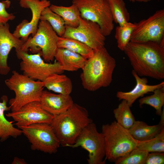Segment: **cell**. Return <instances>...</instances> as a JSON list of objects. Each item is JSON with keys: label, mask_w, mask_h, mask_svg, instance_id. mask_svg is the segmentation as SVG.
I'll use <instances>...</instances> for the list:
<instances>
[{"label": "cell", "mask_w": 164, "mask_h": 164, "mask_svg": "<svg viewBox=\"0 0 164 164\" xmlns=\"http://www.w3.org/2000/svg\"><path fill=\"white\" fill-rule=\"evenodd\" d=\"M106 145L105 159L115 162L137 147L138 141L127 129L114 121L102 127Z\"/></svg>", "instance_id": "5"}, {"label": "cell", "mask_w": 164, "mask_h": 164, "mask_svg": "<svg viewBox=\"0 0 164 164\" xmlns=\"http://www.w3.org/2000/svg\"><path fill=\"white\" fill-rule=\"evenodd\" d=\"M58 37L47 21L40 20L36 33L24 42L21 50L26 52L29 50L33 54L40 53L44 60L52 61L58 48Z\"/></svg>", "instance_id": "6"}, {"label": "cell", "mask_w": 164, "mask_h": 164, "mask_svg": "<svg viewBox=\"0 0 164 164\" xmlns=\"http://www.w3.org/2000/svg\"><path fill=\"white\" fill-rule=\"evenodd\" d=\"M47 21L59 36H63L66 30L65 23L62 18L50 8H45L41 12L40 20Z\"/></svg>", "instance_id": "26"}, {"label": "cell", "mask_w": 164, "mask_h": 164, "mask_svg": "<svg viewBox=\"0 0 164 164\" xmlns=\"http://www.w3.org/2000/svg\"><path fill=\"white\" fill-rule=\"evenodd\" d=\"M153 92L152 94L139 100V106L141 108L144 104L149 105L155 109L157 114L160 116L162 108L164 104V87L157 88Z\"/></svg>", "instance_id": "27"}, {"label": "cell", "mask_w": 164, "mask_h": 164, "mask_svg": "<svg viewBox=\"0 0 164 164\" xmlns=\"http://www.w3.org/2000/svg\"><path fill=\"white\" fill-rule=\"evenodd\" d=\"M63 37L73 38L85 44L93 50L104 46L105 36L99 25L79 17V24L76 28L66 26Z\"/></svg>", "instance_id": "12"}, {"label": "cell", "mask_w": 164, "mask_h": 164, "mask_svg": "<svg viewBox=\"0 0 164 164\" xmlns=\"http://www.w3.org/2000/svg\"><path fill=\"white\" fill-rule=\"evenodd\" d=\"M19 128L31 143L32 150L52 154L56 153L60 145L50 124L36 123Z\"/></svg>", "instance_id": "9"}, {"label": "cell", "mask_w": 164, "mask_h": 164, "mask_svg": "<svg viewBox=\"0 0 164 164\" xmlns=\"http://www.w3.org/2000/svg\"><path fill=\"white\" fill-rule=\"evenodd\" d=\"M0 102V142H4L10 137L16 138L22 134L19 128L14 126L12 121H10L5 118L4 112L11 110L10 106L8 107V97L6 95H3L1 97Z\"/></svg>", "instance_id": "19"}, {"label": "cell", "mask_w": 164, "mask_h": 164, "mask_svg": "<svg viewBox=\"0 0 164 164\" xmlns=\"http://www.w3.org/2000/svg\"></svg>", "instance_id": "36"}, {"label": "cell", "mask_w": 164, "mask_h": 164, "mask_svg": "<svg viewBox=\"0 0 164 164\" xmlns=\"http://www.w3.org/2000/svg\"><path fill=\"white\" fill-rule=\"evenodd\" d=\"M164 163V152L149 153L145 162V164H163Z\"/></svg>", "instance_id": "32"}, {"label": "cell", "mask_w": 164, "mask_h": 164, "mask_svg": "<svg viewBox=\"0 0 164 164\" xmlns=\"http://www.w3.org/2000/svg\"><path fill=\"white\" fill-rule=\"evenodd\" d=\"M149 153L136 147L126 155L118 159L114 163L115 164H145Z\"/></svg>", "instance_id": "30"}, {"label": "cell", "mask_w": 164, "mask_h": 164, "mask_svg": "<svg viewBox=\"0 0 164 164\" xmlns=\"http://www.w3.org/2000/svg\"><path fill=\"white\" fill-rule=\"evenodd\" d=\"M12 118L19 128L39 123L50 124L54 116L42 107L40 101H34L24 105L19 110L5 114Z\"/></svg>", "instance_id": "14"}, {"label": "cell", "mask_w": 164, "mask_h": 164, "mask_svg": "<svg viewBox=\"0 0 164 164\" xmlns=\"http://www.w3.org/2000/svg\"><path fill=\"white\" fill-rule=\"evenodd\" d=\"M132 2H146L151 1V0H129Z\"/></svg>", "instance_id": "35"}, {"label": "cell", "mask_w": 164, "mask_h": 164, "mask_svg": "<svg viewBox=\"0 0 164 164\" xmlns=\"http://www.w3.org/2000/svg\"><path fill=\"white\" fill-rule=\"evenodd\" d=\"M5 82L15 94V97L9 102L12 111H17L30 102L40 101L44 87L43 81L35 80L16 70L12 71V76Z\"/></svg>", "instance_id": "4"}, {"label": "cell", "mask_w": 164, "mask_h": 164, "mask_svg": "<svg viewBox=\"0 0 164 164\" xmlns=\"http://www.w3.org/2000/svg\"><path fill=\"white\" fill-rule=\"evenodd\" d=\"M72 3L77 7L82 18L98 24L105 36L110 35L114 24L107 0H73Z\"/></svg>", "instance_id": "7"}, {"label": "cell", "mask_w": 164, "mask_h": 164, "mask_svg": "<svg viewBox=\"0 0 164 164\" xmlns=\"http://www.w3.org/2000/svg\"><path fill=\"white\" fill-rule=\"evenodd\" d=\"M40 102L42 108L53 116L62 113L74 103L70 95L53 93L43 90Z\"/></svg>", "instance_id": "16"}, {"label": "cell", "mask_w": 164, "mask_h": 164, "mask_svg": "<svg viewBox=\"0 0 164 164\" xmlns=\"http://www.w3.org/2000/svg\"><path fill=\"white\" fill-rule=\"evenodd\" d=\"M132 73L136 81L135 87L128 92L118 91L116 97L119 100H125L129 106L131 107L135 101L140 97L150 92H153L155 89L164 87V82L154 85L147 84L148 80L146 77L141 78L133 70Z\"/></svg>", "instance_id": "17"}, {"label": "cell", "mask_w": 164, "mask_h": 164, "mask_svg": "<svg viewBox=\"0 0 164 164\" xmlns=\"http://www.w3.org/2000/svg\"><path fill=\"white\" fill-rule=\"evenodd\" d=\"M161 116L160 120L159 122V124H160L164 126V108L163 110L162 111V113L161 115L160 116Z\"/></svg>", "instance_id": "34"}, {"label": "cell", "mask_w": 164, "mask_h": 164, "mask_svg": "<svg viewBox=\"0 0 164 164\" xmlns=\"http://www.w3.org/2000/svg\"><path fill=\"white\" fill-rule=\"evenodd\" d=\"M124 51L139 76L164 78V45L152 41H130Z\"/></svg>", "instance_id": "1"}, {"label": "cell", "mask_w": 164, "mask_h": 164, "mask_svg": "<svg viewBox=\"0 0 164 164\" xmlns=\"http://www.w3.org/2000/svg\"><path fill=\"white\" fill-rule=\"evenodd\" d=\"M57 45L58 48L67 49L87 59L91 57L94 53V50L88 46L71 38L59 36Z\"/></svg>", "instance_id": "23"}, {"label": "cell", "mask_w": 164, "mask_h": 164, "mask_svg": "<svg viewBox=\"0 0 164 164\" xmlns=\"http://www.w3.org/2000/svg\"><path fill=\"white\" fill-rule=\"evenodd\" d=\"M136 23L128 22L125 25L116 27L115 38L116 39L118 48L124 51L126 46L130 41L131 36L135 27Z\"/></svg>", "instance_id": "28"}, {"label": "cell", "mask_w": 164, "mask_h": 164, "mask_svg": "<svg viewBox=\"0 0 164 164\" xmlns=\"http://www.w3.org/2000/svg\"><path fill=\"white\" fill-rule=\"evenodd\" d=\"M160 124L149 125L143 121H135L128 129L132 137L138 141L147 140L156 135L164 128Z\"/></svg>", "instance_id": "21"}, {"label": "cell", "mask_w": 164, "mask_h": 164, "mask_svg": "<svg viewBox=\"0 0 164 164\" xmlns=\"http://www.w3.org/2000/svg\"><path fill=\"white\" fill-rule=\"evenodd\" d=\"M127 101L122 100L118 107L113 110L116 121L124 128L129 129L135 121Z\"/></svg>", "instance_id": "24"}, {"label": "cell", "mask_w": 164, "mask_h": 164, "mask_svg": "<svg viewBox=\"0 0 164 164\" xmlns=\"http://www.w3.org/2000/svg\"><path fill=\"white\" fill-rule=\"evenodd\" d=\"M15 51L18 58L21 60L20 70L23 74L33 80L43 81L51 74H62L64 71L56 60L53 63L45 62L40 53L29 54L21 49Z\"/></svg>", "instance_id": "10"}, {"label": "cell", "mask_w": 164, "mask_h": 164, "mask_svg": "<svg viewBox=\"0 0 164 164\" xmlns=\"http://www.w3.org/2000/svg\"><path fill=\"white\" fill-rule=\"evenodd\" d=\"M12 164H26L27 163L23 159L20 158L15 156L14 157L13 160L12 162Z\"/></svg>", "instance_id": "33"}, {"label": "cell", "mask_w": 164, "mask_h": 164, "mask_svg": "<svg viewBox=\"0 0 164 164\" xmlns=\"http://www.w3.org/2000/svg\"><path fill=\"white\" fill-rule=\"evenodd\" d=\"M10 4V2L8 0L0 2V25L6 24L9 21L15 19V15L12 13H8L6 10Z\"/></svg>", "instance_id": "31"}, {"label": "cell", "mask_w": 164, "mask_h": 164, "mask_svg": "<svg viewBox=\"0 0 164 164\" xmlns=\"http://www.w3.org/2000/svg\"><path fill=\"white\" fill-rule=\"evenodd\" d=\"M54 58L64 71H76L84 67L87 59L80 55L65 49L58 48Z\"/></svg>", "instance_id": "18"}, {"label": "cell", "mask_w": 164, "mask_h": 164, "mask_svg": "<svg viewBox=\"0 0 164 164\" xmlns=\"http://www.w3.org/2000/svg\"><path fill=\"white\" fill-rule=\"evenodd\" d=\"M81 147L88 152L89 164H104L106 160V145L103 134L99 132L93 122L81 132L75 142L68 147Z\"/></svg>", "instance_id": "8"}, {"label": "cell", "mask_w": 164, "mask_h": 164, "mask_svg": "<svg viewBox=\"0 0 164 164\" xmlns=\"http://www.w3.org/2000/svg\"><path fill=\"white\" fill-rule=\"evenodd\" d=\"M109 4L114 22L123 26L129 22L130 15L123 0H107Z\"/></svg>", "instance_id": "25"}, {"label": "cell", "mask_w": 164, "mask_h": 164, "mask_svg": "<svg viewBox=\"0 0 164 164\" xmlns=\"http://www.w3.org/2000/svg\"><path fill=\"white\" fill-rule=\"evenodd\" d=\"M44 87L49 91L64 95H70L73 90L70 79L65 75L54 73L43 81Z\"/></svg>", "instance_id": "20"}, {"label": "cell", "mask_w": 164, "mask_h": 164, "mask_svg": "<svg viewBox=\"0 0 164 164\" xmlns=\"http://www.w3.org/2000/svg\"><path fill=\"white\" fill-rule=\"evenodd\" d=\"M25 41L11 33L7 23L0 25V74L6 75L10 70L7 64L9 54L12 48L21 49Z\"/></svg>", "instance_id": "15"}, {"label": "cell", "mask_w": 164, "mask_h": 164, "mask_svg": "<svg viewBox=\"0 0 164 164\" xmlns=\"http://www.w3.org/2000/svg\"><path fill=\"white\" fill-rule=\"evenodd\" d=\"M130 41H152L164 45V10L156 11L148 18L136 23Z\"/></svg>", "instance_id": "11"}, {"label": "cell", "mask_w": 164, "mask_h": 164, "mask_svg": "<svg viewBox=\"0 0 164 164\" xmlns=\"http://www.w3.org/2000/svg\"><path fill=\"white\" fill-rule=\"evenodd\" d=\"M92 122L87 110L74 103L64 112L54 116L50 125L60 145L68 147L74 143L82 130Z\"/></svg>", "instance_id": "3"}, {"label": "cell", "mask_w": 164, "mask_h": 164, "mask_svg": "<svg viewBox=\"0 0 164 164\" xmlns=\"http://www.w3.org/2000/svg\"><path fill=\"white\" fill-rule=\"evenodd\" d=\"M138 149L151 152H164V128L155 137L150 139L138 141L137 147Z\"/></svg>", "instance_id": "29"}, {"label": "cell", "mask_w": 164, "mask_h": 164, "mask_svg": "<svg viewBox=\"0 0 164 164\" xmlns=\"http://www.w3.org/2000/svg\"><path fill=\"white\" fill-rule=\"evenodd\" d=\"M49 8L62 18L65 26L76 28L78 26L80 13L74 4L72 3L71 5L67 7L51 4Z\"/></svg>", "instance_id": "22"}, {"label": "cell", "mask_w": 164, "mask_h": 164, "mask_svg": "<svg viewBox=\"0 0 164 164\" xmlns=\"http://www.w3.org/2000/svg\"><path fill=\"white\" fill-rule=\"evenodd\" d=\"M21 7L30 9L32 14L31 20H23L16 27L13 33L18 38L25 41L31 34L33 36L36 33L41 12L46 8L51 5L50 2L47 0H20Z\"/></svg>", "instance_id": "13"}, {"label": "cell", "mask_w": 164, "mask_h": 164, "mask_svg": "<svg viewBox=\"0 0 164 164\" xmlns=\"http://www.w3.org/2000/svg\"><path fill=\"white\" fill-rule=\"evenodd\" d=\"M116 65L115 59L104 46L94 50L82 69L80 78L84 88L94 91L109 86Z\"/></svg>", "instance_id": "2"}]
</instances>
